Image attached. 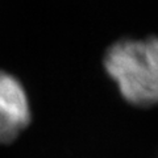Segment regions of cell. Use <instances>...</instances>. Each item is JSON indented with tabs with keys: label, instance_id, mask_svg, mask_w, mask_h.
Masks as SVG:
<instances>
[{
	"label": "cell",
	"instance_id": "obj_1",
	"mask_svg": "<svg viewBox=\"0 0 158 158\" xmlns=\"http://www.w3.org/2000/svg\"><path fill=\"white\" fill-rule=\"evenodd\" d=\"M103 66L127 103L158 106V37L118 40L107 49Z\"/></svg>",
	"mask_w": 158,
	"mask_h": 158
},
{
	"label": "cell",
	"instance_id": "obj_2",
	"mask_svg": "<svg viewBox=\"0 0 158 158\" xmlns=\"http://www.w3.org/2000/svg\"><path fill=\"white\" fill-rule=\"evenodd\" d=\"M31 120V106L21 82L0 70V144L15 141Z\"/></svg>",
	"mask_w": 158,
	"mask_h": 158
}]
</instances>
